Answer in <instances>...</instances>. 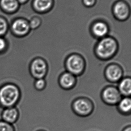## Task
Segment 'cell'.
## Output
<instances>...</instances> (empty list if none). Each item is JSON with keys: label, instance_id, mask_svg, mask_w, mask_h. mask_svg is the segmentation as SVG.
I'll return each instance as SVG.
<instances>
[{"label": "cell", "instance_id": "277c9868", "mask_svg": "<svg viewBox=\"0 0 131 131\" xmlns=\"http://www.w3.org/2000/svg\"><path fill=\"white\" fill-rule=\"evenodd\" d=\"M71 107L74 113L81 117H88L91 115L94 109L92 100L86 97H80L75 99Z\"/></svg>", "mask_w": 131, "mask_h": 131}, {"label": "cell", "instance_id": "2e32d148", "mask_svg": "<svg viewBox=\"0 0 131 131\" xmlns=\"http://www.w3.org/2000/svg\"><path fill=\"white\" fill-rule=\"evenodd\" d=\"M2 6L3 8L8 11H13L18 7L17 0H2Z\"/></svg>", "mask_w": 131, "mask_h": 131}, {"label": "cell", "instance_id": "3957f363", "mask_svg": "<svg viewBox=\"0 0 131 131\" xmlns=\"http://www.w3.org/2000/svg\"><path fill=\"white\" fill-rule=\"evenodd\" d=\"M64 66L66 71L77 77L82 76L85 72L86 62L82 56L78 53H73L66 58Z\"/></svg>", "mask_w": 131, "mask_h": 131}, {"label": "cell", "instance_id": "7a4b0ae2", "mask_svg": "<svg viewBox=\"0 0 131 131\" xmlns=\"http://www.w3.org/2000/svg\"><path fill=\"white\" fill-rule=\"evenodd\" d=\"M20 96L19 88L14 84L6 83L0 88V105L5 108L14 107Z\"/></svg>", "mask_w": 131, "mask_h": 131}, {"label": "cell", "instance_id": "7c38bea8", "mask_svg": "<svg viewBox=\"0 0 131 131\" xmlns=\"http://www.w3.org/2000/svg\"><path fill=\"white\" fill-rule=\"evenodd\" d=\"M54 5L53 0H34L33 6L38 12L41 14L48 12Z\"/></svg>", "mask_w": 131, "mask_h": 131}, {"label": "cell", "instance_id": "5bb4252c", "mask_svg": "<svg viewBox=\"0 0 131 131\" xmlns=\"http://www.w3.org/2000/svg\"><path fill=\"white\" fill-rule=\"evenodd\" d=\"M12 28L15 33L23 35L28 33L30 27L29 24L24 20H18L14 23Z\"/></svg>", "mask_w": 131, "mask_h": 131}, {"label": "cell", "instance_id": "ffe728a7", "mask_svg": "<svg viewBox=\"0 0 131 131\" xmlns=\"http://www.w3.org/2000/svg\"><path fill=\"white\" fill-rule=\"evenodd\" d=\"M7 30V24L5 21L0 18V35L5 33Z\"/></svg>", "mask_w": 131, "mask_h": 131}, {"label": "cell", "instance_id": "9c48e42d", "mask_svg": "<svg viewBox=\"0 0 131 131\" xmlns=\"http://www.w3.org/2000/svg\"><path fill=\"white\" fill-rule=\"evenodd\" d=\"M77 83L76 76L67 71L62 73L59 77V86L61 89L66 90H69L73 89L76 85Z\"/></svg>", "mask_w": 131, "mask_h": 131}, {"label": "cell", "instance_id": "ba28073f", "mask_svg": "<svg viewBox=\"0 0 131 131\" xmlns=\"http://www.w3.org/2000/svg\"><path fill=\"white\" fill-rule=\"evenodd\" d=\"M112 13L113 16L116 20L120 21H124L129 17L130 6L125 1H117L113 5Z\"/></svg>", "mask_w": 131, "mask_h": 131}, {"label": "cell", "instance_id": "44dd1931", "mask_svg": "<svg viewBox=\"0 0 131 131\" xmlns=\"http://www.w3.org/2000/svg\"><path fill=\"white\" fill-rule=\"evenodd\" d=\"M97 0H82V3L85 7H92L95 5Z\"/></svg>", "mask_w": 131, "mask_h": 131}, {"label": "cell", "instance_id": "9a60e30c", "mask_svg": "<svg viewBox=\"0 0 131 131\" xmlns=\"http://www.w3.org/2000/svg\"><path fill=\"white\" fill-rule=\"evenodd\" d=\"M116 106L118 110L121 114L124 115L131 114V100L130 97L122 98Z\"/></svg>", "mask_w": 131, "mask_h": 131}, {"label": "cell", "instance_id": "52a82bcc", "mask_svg": "<svg viewBox=\"0 0 131 131\" xmlns=\"http://www.w3.org/2000/svg\"><path fill=\"white\" fill-rule=\"evenodd\" d=\"M124 70L119 64L112 63L106 66L104 70L106 80L111 83H116L123 78Z\"/></svg>", "mask_w": 131, "mask_h": 131}, {"label": "cell", "instance_id": "6da1fadb", "mask_svg": "<svg viewBox=\"0 0 131 131\" xmlns=\"http://www.w3.org/2000/svg\"><path fill=\"white\" fill-rule=\"evenodd\" d=\"M119 49V45L114 38L106 36L100 39L94 48V53L97 59L102 61L112 59Z\"/></svg>", "mask_w": 131, "mask_h": 131}, {"label": "cell", "instance_id": "d4e9b609", "mask_svg": "<svg viewBox=\"0 0 131 131\" xmlns=\"http://www.w3.org/2000/svg\"><path fill=\"white\" fill-rule=\"evenodd\" d=\"M45 131V130H39V131Z\"/></svg>", "mask_w": 131, "mask_h": 131}, {"label": "cell", "instance_id": "e0dca14e", "mask_svg": "<svg viewBox=\"0 0 131 131\" xmlns=\"http://www.w3.org/2000/svg\"><path fill=\"white\" fill-rule=\"evenodd\" d=\"M47 85L44 79H36L34 82V87L38 91H42L45 89Z\"/></svg>", "mask_w": 131, "mask_h": 131}, {"label": "cell", "instance_id": "cb8c5ba5", "mask_svg": "<svg viewBox=\"0 0 131 131\" xmlns=\"http://www.w3.org/2000/svg\"><path fill=\"white\" fill-rule=\"evenodd\" d=\"M18 2H20L21 3H24V2L27 1V0H18Z\"/></svg>", "mask_w": 131, "mask_h": 131}, {"label": "cell", "instance_id": "30bf717a", "mask_svg": "<svg viewBox=\"0 0 131 131\" xmlns=\"http://www.w3.org/2000/svg\"><path fill=\"white\" fill-rule=\"evenodd\" d=\"M90 30L94 37L100 39L106 36L109 32V28L106 23L99 20L92 24Z\"/></svg>", "mask_w": 131, "mask_h": 131}, {"label": "cell", "instance_id": "d6986e66", "mask_svg": "<svg viewBox=\"0 0 131 131\" xmlns=\"http://www.w3.org/2000/svg\"><path fill=\"white\" fill-rule=\"evenodd\" d=\"M41 23L42 21L40 18L35 17L31 20L30 23L29 24L30 27L32 29H37L41 25Z\"/></svg>", "mask_w": 131, "mask_h": 131}, {"label": "cell", "instance_id": "8992f818", "mask_svg": "<svg viewBox=\"0 0 131 131\" xmlns=\"http://www.w3.org/2000/svg\"><path fill=\"white\" fill-rule=\"evenodd\" d=\"M48 66L45 60L41 58L34 59L30 63V72L31 76L36 80L44 79L47 75Z\"/></svg>", "mask_w": 131, "mask_h": 131}, {"label": "cell", "instance_id": "5b68a950", "mask_svg": "<svg viewBox=\"0 0 131 131\" xmlns=\"http://www.w3.org/2000/svg\"><path fill=\"white\" fill-rule=\"evenodd\" d=\"M101 98L103 102L108 106H116L122 98V96L117 87L109 85L102 91Z\"/></svg>", "mask_w": 131, "mask_h": 131}, {"label": "cell", "instance_id": "8fae6325", "mask_svg": "<svg viewBox=\"0 0 131 131\" xmlns=\"http://www.w3.org/2000/svg\"><path fill=\"white\" fill-rule=\"evenodd\" d=\"M2 120L9 124L16 122L19 117V112L15 107L5 108L2 113Z\"/></svg>", "mask_w": 131, "mask_h": 131}, {"label": "cell", "instance_id": "4fadbf2b", "mask_svg": "<svg viewBox=\"0 0 131 131\" xmlns=\"http://www.w3.org/2000/svg\"><path fill=\"white\" fill-rule=\"evenodd\" d=\"M122 96L130 97L131 93V79L130 77L123 78L119 82L117 88Z\"/></svg>", "mask_w": 131, "mask_h": 131}, {"label": "cell", "instance_id": "603a6c76", "mask_svg": "<svg viewBox=\"0 0 131 131\" xmlns=\"http://www.w3.org/2000/svg\"><path fill=\"white\" fill-rule=\"evenodd\" d=\"M122 131H131V126L130 125L127 126L124 128Z\"/></svg>", "mask_w": 131, "mask_h": 131}, {"label": "cell", "instance_id": "7402d4cb", "mask_svg": "<svg viewBox=\"0 0 131 131\" xmlns=\"http://www.w3.org/2000/svg\"><path fill=\"white\" fill-rule=\"evenodd\" d=\"M5 47V41L2 38H0V51L4 49Z\"/></svg>", "mask_w": 131, "mask_h": 131}, {"label": "cell", "instance_id": "ac0fdd59", "mask_svg": "<svg viewBox=\"0 0 131 131\" xmlns=\"http://www.w3.org/2000/svg\"><path fill=\"white\" fill-rule=\"evenodd\" d=\"M0 131H14V128L12 124H8L3 120H1Z\"/></svg>", "mask_w": 131, "mask_h": 131}]
</instances>
